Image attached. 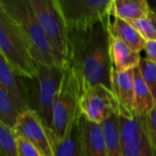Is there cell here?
I'll list each match as a JSON object with an SVG mask.
<instances>
[{"label": "cell", "mask_w": 156, "mask_h": 156, "mask_svg": "<svg viewBox=\"0 0 156 156\" xmlns=\"http://www.w3.org/2000/svg\"><path fill=\"white\" fill-rule=\"evenodd\" d=\"M108 20L87 29H68L67 61L80 84L82 93L98 84L112 90L113 67Z\"/></svg>", "instance_id": "obj_1"}, {"label": "cell", "mask_w": 156, "mask_h": 156, "mask_svg": "<svg viewBox=\"0 0 156 156\" xmlns=\"http://www.w3.org/2000/svg\"><path fill=\"white\" fill-rule=\"evenodd\" d=\"M0 9L10 18L35 62L66 69L67 59L51 46L29 4V0H0Z\"/></svg>", "instance_id": "obj_2"}, {"label": "cell", "mask_w": 156, "mask_h": 156, "mask_svg": "<svg viewBox=\"0 0 156 156\" xmlns=\"http://www.w3.org/2000/svg\"><path fill=\"white\" fill-rule=\"evenodd\" d=\"M37 72L33 78L26 77L29 110L51 129L52 107L66 69L36 62Z\"/></svg>", "instance_id": "obj_3"}, {"label": "cell", "mask_w": 156, "mask_h": 156, "mask_svg": "<svg viewBox=\"0 0 156 156\" xmlns=\"http://www.w3.org/2000/svg\"><path fill=\"white\" fill-rule=\"evenodd\" d=\"M0 56L19 75L33 78L37 68L10 18L0 9Z\"/></svg>", "instance_id": "obj_4"}, {"label": "cell", "mask_w": 156, "mask_h": 156, "mask_svg": "<svg viewBox=\"0 0 156 156\" xmlns=\"http://www.w3.org/2000/svg\"><path fill=\"white\" fill-rule=\"evenodd\" d=\"M81 95L80 84L73 70L68 66L64 71L52 107L51 130L58 137H63L69 122L80 112Z\"/></svg>", "instance_id": "obj_5"}, {"label": "cell", "mask_w": 156, "mask_h": 156, "mask_svg": "<svg viewBox=\"0 0 156 156\" xmlns=\"http://www.w3.org/2000/svg\"><path fill=\"white\" fill-rule=\"evenodd\" d=\"M29 4L51 46L67 59L68 27L58 0H29Z\"/></svg>", "instance_id": "obj_6"}, {"label": "cell", "mask_w": 156, "mask_h": 156, "mask_svg": "<svg viewBox=\"0 0 156 156\" xmlns=\"http://www.w3.org/2000/svg\"><path fill=\"white\" fill-rule=\"evenodd\" d=\"M113 0H58L68 29H87L107 20Z\"/></svg>", "instance_id": "obj_7"}, {"label": "cell", "mask_w": 156, "mask_h": 156, "mask_svg": "<svg viewBox=\"0 0 156 156\" xmlns=\"http://www.w3.org/2000/svg\"><path fill=\"white\" fill-rule=\"evenodd\" d=\"M80 110L89 121L101 124L119 114L120 106L112 90L102 84L86 90L80 101Z\"/></svg>", "instance_id": "obj_8"}, {"label": "cell", "mask_w": 156, "mask_h": 156, "mask_svg": "<svg viewBox=\"0 0 156 156\" xmlns=\"http://www.w3.org/2000/svg\"><path fill=\"white\" fill-rule=\"evenodd\" d=\"M13 132L17 138H23L34 145L43 156H54L48 127L34 112L29 110L21 113Z\"/></svg>", "instance_id": "obj_9"}, {"label": "cell", "mask_w": 156, "mask_h": 156, "mask_svg": "<svg viewBox=\"0 0 156 156\" xmlns=\"http://www.w3.org/2000/svg\"><path fill=\"white\" fill-rule=\"evenodd\" d=\"M0 87L9 95L19 114L29 111L26 77L16 73L0 56Z\"/></svg>", "instance_id": "obj_10"}, {"label": "cell", "mask_w": 156, "mask_h": 156, "mask_svg": "<svg viewBox=\"0 0 156 156\" xmlns=\"http://www.w3.org/2000/svg\"><path fill=\"white\" fill-rule=\"evenodd\" d=\"M80 112L69 122L63 137H58L48 127V134L50 140L54 156H82V143L80 129Z\"/></svg>", "instance_id": "obj_11"}, {"label": "cell", "mask_w": 156, "mask_h": 156, "mask_svg": "<svg viewBox=\"0 0 156 156\" xmlns=\"http://www.w3.org/2000/svg\"><path fill=\"white\" fill-rule=\"evenodd\" d=\"M112 90L120 106L119 113L128 115L137 114L135 112L133 69L120 72L112 69Z\"/></svg>", "instance_id": "obj_12"}, {"label": "cell", "mask_w": 156, "mask_h": 156, "mask_svg": "<svg viewBox=\"0 0 156 156\" xmlns=\"http://www.w3.org/2000/svg\"><path fill=\"white\" fill-rule=\"evenodd\" d=\"M80 129L82 143V156H107L105 138L101 124L80 116Z\"/></svg>", "instance_id": "obj_13"}, {"label": "cell", "mask_w": 156, "mask_h": 156, "mask_svg": "<svg viewBox=\"0 0 156 156\" xmlns=\"http://www.w3.org/2000/svg\"><path fill=\"white\" fill-rule=\"evenodd\" d=\"M108 31L111 37L120 39L136 52L144 50L146 41L138 30L129 22L111 14L108 20Z\"/></svg>", "instance_id": "obj_14"}, {"label": "cell", "mask_w": 156, "mask_h": 156, "mask_svg": "<svg viewBox=\"0 0 156 156\" xmlns=\"http://www.w3.org/2000/svg\"><path fill=\"white\" fill-rule=\"evenodd\" d=\"M110 55L113 69L120 72L135 69L139 66L142 59L141 53L134 51L120 39L111 36Z\"/></svg>", "instance_id": "obj_15"}, {"label": "cell", "mask_w": 156, "mask_h": 156, "mask_svg": "<svg viewBox=\"0 0 156 156\" xmlns=\"http://www.w3.org/2000/svg\"><path fill=\"white\" fill-rule=\"evenodd\" d=\"M150 12L147 0H113L111 8L112 15L131 24L147 17Z\"/></svg>", "instance_id": "obj_16"}, {"label": "cell", "mask_w": 156, "mask_h": 156, "mask_svg": "<svg viewBox=\"0 0 156 156\" xmlns=\"http://www.w3.org/2000/svg\"><path fill=\"white\" fill-rule=\"evenodd\" d=\"M133 73L135 112L139 115L147 116L154 108L156 100L154 99L149 86L144 80L139 67L133 69Z\"/></svg>", "instance_id": "obj_17"}, {"label": "cell", "mask_w": 156, "mask_h": 156, "mask_svg": "<svg viewBox=\"0 0 156 156\" xmlns=\"http://www.w3.org/2000/svg\"><path fill=\"white\" fill-rule=\"evenodd\" d=\"M124 156H156V146L150 134L147 118L140 134L123 145Z\"/></svg>", "instance_id": "obj_18"}, {"label": "cell", "mask_w": 156, "mask_h": 156, "mask_svg": "<svg viewBox=\"0 0 156 156\" xmlns=\"http://www.w3.org/2000/svg\"><path fill=\"white\" fill-rule=\"evenodd\" d=\"M118 115L112 116L101 124L105 138L107 156H124V148L119 132Z\"/></svg>", "instance_id": "obj_19"}, {"label": "cell", "mask_w": 156, "mask_h": 156, "mask_svg": "<svg viewBox=\"0 0 156 156\" xmlns=\"http://www.w3.org/2000/svg\"><path fill=\"white\" fill-rule=\"evenodd\" d=\"M19 115L7 92L0 87V122L13 130L17 123Z\"/></svg>", "instance_id": "obj_20"}, {"label": "cell", "mask_w": 156, "mask_h": 156, "mask_svg": "<svg viewBox=\"0 0 156 156\" xmlns=\"http://www.w3.org/2000/svg\"><path fill=\"white\" fill-rule=\"evenodd\" d=\"M0 156H18L17 137L13 130L0 122Z\"/></svg>", "instance_id": "obj_21"}, {"label": "cell", "mask_w": 156, "mask_h": 156, "mask_svg": "<svg viewBox=\"0 0 156 156\" xmlns=\"http://www.w3.org/2000/svg\"><path fill=\"white\" fill-rule=\"evenodd\" d=\"M146 42L156 41V15L152 11L148 16L132 23Z\"/></svg>", "instance_id": "obj_22"}, {"label": "cell", "mask_w": 156, "mask_h": 156, "mask_svg": "<svg viewBox=\"0 0 156 156\" xmlns=\"http://www.w3.org/2000/svg\"><path fill=\"white\" fill-rule=\"evenodd\" d=\"M138 67L141 70L144 80L149 86L156 100V64L148 60L147 58H142Z\"/></svg>", "instance_id": "obj_23"}, {"label": "cell", "mask_w": 156, "mask_h": 156, "mask_svg": "<svg viewBox=\"0 0 156 156\" xmlns=\"http://www.w3.org/2000/svg\"><path fill=\"white\" fill-rule=\"evenodd\" d=\"M18 156H43L30 143L23 138H17Z\"/></svg>", "instance_id": "obj_24"}, {"label": "cell", "mask_w": 156, "mask_h": 156, "mask_svg": "<svg viewBox=\"0 0 156 156\" xmlns=\"http://www.w3.org/2000/svg\"><path fill=\"white\" fill-rule=\"evenodd\" d=\"M146 118H147V124H148L150 134L156 146V104L153 111L146 116Z\"/></svg>", "instance_id": "obj_25"}, {"label": "cell", "mask_w": 156, "mask_h": 156, "mask_svg": "<svg viewBox=\"0 0 156 156\" xmlns=\"http://www.w3.org/2000/svg\"><path fill=\"white\" fill-rule=\"evenodd\" d=\"M145 55L148 60L156 64V41H148L146 42L144 48Z\"/></svg>", "instance_id": "obj_26"}, {"label": "cell", "mask_w": 156, "mask_h": 156, "mask_svg": "<svg viewBox=\"0 0 156 156\" xmlns=\"http://www.w3.org/2000/svg\"><path fill=\"white\" fill-rule=\"evenodd\" d=\"M150 9L153 13H154L156 15V0H147Z\"/></svg>", "instance_id": "obj_27"}]
</instances>
